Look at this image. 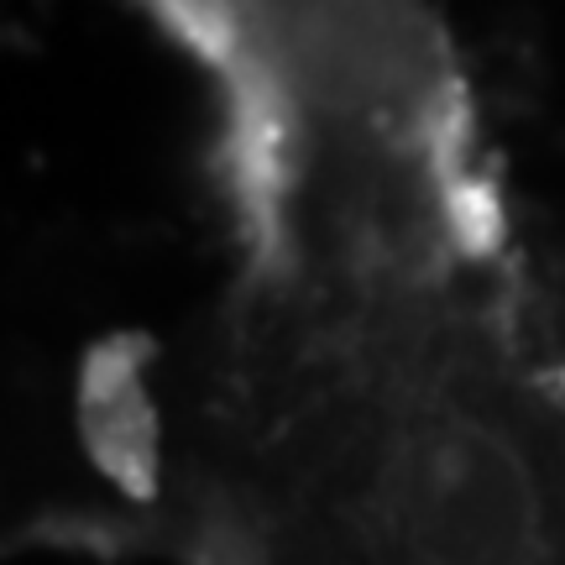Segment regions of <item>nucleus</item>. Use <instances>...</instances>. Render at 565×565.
<instances>
[{
	"mask_svg": "<svg viewBox=\"0 0 565 565\" xmlns=\"http://www.w3.org/2000/svg\"><path fill=\"white\" fill-rule=\"evenodd\" d=\"M225 273L116 414L162 565H565V315L487 126L221 179Z\"/></svg>",
	"mask_w": 565,
	"mask_h": 565,
	"instance_id": "nucleus-1",
	"label": "nucleus"
},
{
	"mask_svg": "<svg viewBox=\"0 0 565 565\" xmlns=\"http://www.w3.org/2000/svg\"><path fill=\"white\" fill-rule=\"evenodd\" d=\"M204 89L294 79L450 38L445 0H126Z\"/></svg>",
	"mask_w": 565,
	"mask_h": 565,
	"instance_id": "nucleus-2",
	"label": "nucleus"
}]
</instances>
